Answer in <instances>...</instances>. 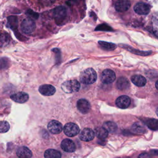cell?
Segmentation results:
<instances>
[{"mask_svg": "<svg viewBox=\"0 0 158 158\" xmlns=\"http://www.w3.org/2000/svg\"><path fill=\"white\" fill-rule=\"evenodd\" d=\"M96 72L92 68H88L84 70L80 75V81L85 85L93 84L96 81Z\"/></svg>", "mask_w": 158, "mask_h": 158, "instance_id": "1", "label": "cell"}, {"mask_svg": "<svg viewBox=\"0 0 158 158\" xmlns=\"http://www.w3.org/2000/svg\"><path fill=\"white\" fill-rule=\"evenodd\" d=\"M53 17L57 25H63L67 21V13L65 7L61 6L56 7L53 10Z\"/></svg>", "mask_w": 158, "mask_h": 158, "instance_id": "2", "label": "cell"}, {"mask_svg": "<svg viewBox=\"0 0 158 158\" xmlns=\"http://www.w3.org/2000/svg\"><path fill=\"white\" fill-rule=\"evenodd\" d=\"M62 89L66 93L77 92L80 88V84L77 80H70L64 81L61 86Z\"/></svg>", "mask_w": 158, "mask_h": 158, "instance_id": "3", "label": "cell"}, {"mask_svg": "<svg viewBox=\"0 0 158 158\" xmlns=\"http://www.w3.org/2000/svg\"><path fill=\"white\" fill-rule=\"evenodd\" d=\"M20 27L22 32L25 34L29 35L32 33L35 30L36 24L31 19L26 18L22 22Z\"/></svg>", "mask_w": 158, "mask_h": 158, "instance_id": "4", "label": "cell"}, {"mask_svg": "<svg viewBox=\"0 0 158 158\" xmlns=\"http://www.w3.org/2000/svg\"><path fill=\"white\" fill-rule=\"evenodd\" d=\"M63 131L65 135L69 137H73L79 133L80 128L78 126L72 122L67 123L63 128Z\"/></svg>", "mask_w": 158, "mask_h": 158, "instance_id": "5", "label": "cell"}, {"mask_svg": "<svg viewBox=\"0 0 158 158\" xmlns=\"http://www.w3.org/2000/svg\"><path fill=\"white\" fill-rule=\"evenodd\" d=\"M116 78L115 72L110 69L104 70L101 75V80L105 84H109L115 81Z\"/></svg>", "mask_w": 158, "mask_h": 158, "instance_id": "6", "label": "cell"}, {"mask_svg": "<svg viewBox=\"0 0 158 158\" xmlns=\"http://www.w3.org/2000/svg\"><path fill=\"white\" fill-rule=\"evenodd\" d=\"M151 10V6L146 2H139L134 6L135 12L139 15H146Z\"/></svg>", "mask_w": 158, "mask_h": 158, "instance_id": "7", "label": "cell"}, {"mask_svg": "<svg viewBox=\"0 0 158 158\" xmlns=\"http://www.w3.org/2000/svg\"><path fill=\"white\" fill-rule=\"evenodd\" d=\"M48 128L51 133L53 134H59L62 131L63 127L60 122L57 120H53L49 122Z\"/></svg>", "mask_w": 158, "mask_h": 158, "instance_id": "8", "label": "cell"}, {"mask_svg": "<svg viewBox=\"0 0 158 158\" xmlns=\"http://www.w3.org/2000/svg\"><path fill=\"white\" fill-rule=\"evenodd\" d=\"M94 132L91 128H84L79 134V138L83 141H89L93 139L94 137Z\"/></svg>", "mask_w": 158, "mask_h": 158, "instance_id": "9", "label": "cell"}, {"mask_svg": "<svg viewBox=\"0 0 158 158\" xmlns=\"http://www.w3.org/2000/svg\"><path fill=\"white\" fill-rule=\"evenodd\" d=\"M61 148L65 152H73L76 150V146L73 141L70 139H64L60 144Z\"/></svg>", "mask_w": 158, "mask_h": 158, "instance_id": "10", "label": "cell"}, {"mask_svg": "<svg viewBox=\"0 0 158 158\" xmlns=\"http://www.w3.org/2000/svg\"><path fill=\"white\" fill-rule=\"evenodd\" d=\"M39 92L43 96H52L56 93V88L51 85L44 84L39 87Z\"/></svg>", "mask_w": 158, "mask_h": 158, "instance_id": "11", "label": "cell"}, {"mask_svg": "<svg viewBox=\"0 0 158 158\" xmlns=\"http://www.w3.org/2000/svg\"><path fill=\"white\" fill-rule=\"evenodd\" d=\"M77 107L81 113L86 114L89 111L91 105L88 100L85 99H80L77 102Z\"/></svg>", "mask_w": 158, "mask_h": 158, "instance_id": "12", "label": "cell"}, {"mask_svg": "<svg viewBox=\"0 0 158 158\" xmlns=\"http://www.w3.org/2000/svg\"><path fill=\"white\" fill-rule=\"evenodd\" d=\"M130 98L126 95H122L117 98L115 101L116 106L120 109H126L130 104Z\"/></svg>", "mask_w": 158, "mask_h": 158, "instance_id": "13", "label": "cell"}, {"mask_svg": "<svg viewBox=\"0 0 158 158\" xmlns=\"http://www.w3.org/2000/svg\"><path fill=\"white\" fill-rule=\"evenodd\" d=\"M28 94L25 92H18L10 95V99L18 103H24L28 100Z\"/></svg>", "mask_w": 158, "mask_h": 158, "instance_id": "14", "label": "cell"}, {"mask_svg": "<svg viewBox=\"0 0 158 158\" xmlns=\"http://www.w3.org/2000/svg\"><path fill=\"white\" fill-rule=\"evenodd\" d=\"M131 6L129 0H118L115 4V8L117 12H123L127 11Z\"/></svg>", "mask_w": 158, "mask_h": 158, "instance_id": "15", "label": "cell"}, {"mask_svg": "<svg viewBox=\"0 0 158 158\" xmlns=\"http://www.w3.org/2000/svg\"><path fill=\"white\" fill-rule=\"evenodd\" d=\"M16 152L17 156L20 158H31L32 157L31 151L25 146L19 147Z\"/></svg>", "mask_w": 158, "mask_h": 158, "instance_id": "16", "label": "cell"}, {"mask_svg": "<svg viewBox=\"0 0 158 158\" xmlns=\"http://www.w3.org/2000/svg\"><path fill=\"white\" fill-rule=\"evenodd\" d=\"M132 83L137 86H143L146 83V79L141 75H135L131 77Z\"/></svg>", "mask_w": 158, "mask_h": 158, "instance_id": "17", "label": "cell"}, {"mask_svg": "<svg viewBox=\"0 0 158 158\" xmlns=\"http://www.w3.org/2000/svg\"><path fill=\"white\" fill-rule=\"evenodd\" d=\"M117 88L120 90H125L128 88L130 83L128 80L123 77H121L118 78L116 83Z\"/></svg>", "mask_w": 158, "mask_h": 158, "instance_id": "18", "label": "cell"}, {"mask_svg": "<svg viewBox=\"0 0 158 158\" xmlns=\"http://www.w3.org/2000/svg\"><path fill=\"white\" fill-rule=\"evenodd\" d=\"M120 46H122V48L127 49V51H128L132 53H134L135 54L139 55V56H149V55L151 54V53H152L151 51H141L136 50V49H133L131 46H127L125 44H120Z\"/></svg>", "mask_w": 158, "mask_h": 158, "instance_id": "19", "label": "cell"}, {"mask_svg": "<svg viewBox=\"0 0 158 158\" xmlns=\"http://www.w3.org/2000/svg\"><path fill=\"white\" fill-rule=\"evenodd\" d=\"M45 158H61V153L56 149H47L44 154Z\"/></svg>", "mask_w": 158, "mask_h": 158, "instance_id": "20", "label": "cell"}, {"mask_svg": "<svg viewBox=\"0 0 158 158\" xmlns=\"http://www.w3.org/2000/svg\"><path fill=\"white\" fill-rule=\"evenodd\" d=\"M131 130L132 132L136 134H143L146 131L144 127L139 122L133 123L131 127Z\"/></svg>", "mask_w": 158, "mask_h": 158, "instance_id": "21", "label": "cell"}, {"mask_svg": "<svg viewBox=\"0 0 158 158\" xmlns=\"http://www.w3.org/2000/svg\"><path fill=\"white\" fill-rule=\"evenodd\" d=\"M95 135L101 139H104L108 136V131L102 127H97L94 130Z\"/></svg>", "mask_w": 158, "mask_h": 158, "instance_id": "22", "label": "cell"}, {"mask_svg": "<svg viewBox=\"0 0 158 158\" xmlns=\"http://www.w3.org/2000/svg\"><path fill=\"white\" fill-rule=\"evenodd\" d=\"M146 126L152 130H158V120L154 118H148L144 120Z\"/></svg>", "mask_w": 158, "mask_h": 158, "instance_id": "23", "label": "cell"}, {"mask_svg": "<svg viewBox=\"0 0 158 158\" xmlns=\"http://www.w3.org/2000/svg\"><path fill=\"white\" fill-rule=\"evenodd\" d=\"M103 127L108 131L110 133H113L117 129V124L111 121H107L104 123L103 124Z\"/></svg>", "mask_w": 158, "mask_h": 158, "instance_id": "24", "label": "cell"}, {"mask_svg": "<svg viewBox=\"0 0 158 158\" xmlns=\"http://www.w3.org/2000/svg\"><path fill=\"white\" fill-rule=\"evenodd\" d=\"M7 20L8 22V25H9L10 28L16 32V30L17 29L18 25L17 17L15 16H9L7 17Z\"/></svg>", "mask_w": 158, "mask_h": 158, "instance_id": "25", "label": "cell"}, {"mask_svg": "<svg viewBox=\"0 0 158 158\" xmlns=\"http://www.w3.org/2000/svg\"><path fill=\"white\" fill-rule=\"evenodd\" d=\"M98 44L100 45L101 48L107 51H112L116 48V45L112 43L99 41Z\"/></svg>", "mask_w": 158, "mask_h": 158, "instance_id": "26", "label": "cell"}, {"mask_svg": "<svg viewBox=\"0 0 158 158\" xmlns=\"http://www.w3.org/2000/svg\"><path fill=\"white\" fill-rule=\"evenodd\" d=\"M10 41V36L6 33H0V47H5L7 46Z\"/></svg>", "mask_w": 158, "mask_h": 158, "instance_id": "27", "label": "cell"}, {"mask_svg": "<svg viewBox=\"0 0 158 158\" xmlns=\"http://www.w3.org/2000/svg\"><path fill=\"white\" fill-rule=\"evenodd\" d=\"M10 128L9 123L6 121H0V133H6Z\"/></svg>", "mask_w": 158, "mask_h": 158, "instance_id": "28", "label": "cell"}, {"mask_svg": "<svg viewBox=\"0 0 158 158\" xmlns=\"http://www.w3.org/2000/svg\"><path fill=\"white\" fill-rule=\"evenodd\" d=\"M95 30L96 31H113V29L109 25H106V24H101V25H99L98 26L96 27V28H95Z\"/></svg>", "mask_w": 158, "mask_h": 158, "instance_id": "29", "label": "cell"}, {"mask_svg": "<svg viewBox=\"0 0 158 158\" xmlns=\"http://www.w3.org/2000/svg\"><path fill=\"white\" fill-rule=\"evenodd\" d=\"M52 51L55 53V59H56V62L57 64H60L61 60V54L60 51L58 48H54L52 49Z\"/></svg>", "mask_w": 158, "mask_h": 158, "instance_id": "30", "label": "cell"}, {"mask_svg": "<svg viewBox=\"0 0 158 158\" xmlns=\"http://www.w3.org/2000/svg\"><path fill=\"white\" fill-rule=\"evenodd\" d=\"M9 66V60L6 58L0 59V69L4 70L8 67Z\"/></svg>", "mask_w": 158, "mask_h": 158, "instance_id": "31", "label": "cell"}, {"mask_svg": "<svg viewBox=\"0 0 158 158\" xmlns=\"http://www.w3.org/2000/svg\"><path fill=\"white\" fill-rule=\"evenodd\" d=\"M27 15H28V16L29 17H30V19L32 18V19H37L38 18V16H39L38 13L34 12L33 10H32L31 9H29L27 11Z\"/></svg>", "mask_w": 158, "mask_h": 158, "instance_id": "32", "label": "cell"}, {"mask_svg": "<svg viewBox=\"0 0 158 158\" xmlns=\"http://www.w3.org/2000/svg\"><path fill=\"white\" fill-rule=\"evenodd\" d=\"M43 6H49L54 3L56 0H39Z\"/></svg>", "mask_w": 158, "mask_h": 158, "instance_id": "33", "label": "cell"}, {"mask_svg": "<svg viewBox=\"0 0 158 158\" xmlns=\"http://www.w3.org/2000/svg\"><path fill=\"white\" fill-rule=\"evenodd\" d=\"M149 31H151V33H152V34L156 36V37L158 38V29L156 28H151V29H149Z\"/></svg>", "mask_w": 158, "mask_h": 158, "instance_id": "34", "label": "cell"}, {"mask_svg": "<svg viewBox=\"0 0 158 158\" xmlns=\"http://www.w3.org/2000/svg\"><path fill=\"white\" fill-rule=\"evenodd\" d=\"M150 156L148 153H141L139 155L138 158H149Z\"/></svg>", "mask_w": 158, "mask_h": 158, "instance_id": "35", "label": "cell"}, {"mask_svg": "<svg viewBox=\"0 0 158 158\" xmlns=\"http://www.w3.org/2000/svg\"><path fill=\"white\" fill-rule=\"evenodd\" d=\"M150 152H151V154L152 155H154V156H158V150L153 149V150H151Z\"/></svg>", "mask_w": 158, "mask_h": 158, "instance_id": "36", "label": "cell"}, {"mask_svg": "<svg viewBox=\"0 0 158 158\" xmlns=\"http://www.w3.org/2000/svg\"><path fill=\"white\" fill-rule=\"evenodd\" d=\"M79 1V0H69V2H70L71 4H75Z\"/></svg>", "mask_w": 158, "mask_h": 158, "instance_id": "37", "label": "cell"}, {"mask_svg": "<svg viewBox=\"0 0 158 158\" xmlns=\"http://www.w3.org/2000/svg\"><path fill=\"white\" fill-rule=\"evenodd\" d=\"M155 86H156V88L158 89V80L156 82V84H155Z\"/></svg>", "mask_w": 158, "mask_h": 158, "instance_id": "38", "label": "cell"}, {"mask_svg": "<svg viewBox=\"0 0 158 158\" xmlns=\"http://www.w3.org/2000/svg\"><path fill=\"white\" fill-rule=\"evenodd\" d=\"M156 114H157V115L158 116V107L156 109Z\"/></svg>", "mask_w": 158, "mask_h": 158, "instance_id": "39", "label": "cell"}, {"mask_svg": "<svg viewBox=\"0 0 158 158\" xmlns=\"http://www.w3.org/2000/svg\"><path fill=\"white\" fill-rule=\"evenodd\" d=\"M118 158H120V157H118Z\"/></svg>", "mask_w": 158, "mask_h": 158, "instance_id": "40", "label": "cell"}]
</instances>
